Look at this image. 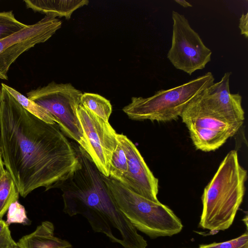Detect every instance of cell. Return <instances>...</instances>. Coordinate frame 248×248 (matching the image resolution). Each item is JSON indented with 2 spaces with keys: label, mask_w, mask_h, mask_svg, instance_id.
<instances>
[{
  "label": "cell",
  "mask_w": 248,
  "mask_h": 248,
  "mask_svg": "<svg viewBox=\"0 0 248 248\" xmlns=\"http://www.w3.org/2000/svg\"><path fill=\"white\" fill-rule=\"evenodd\" d=\"M5 222L9 226L12 223L28 225L31 222L27 217L25 207L16 201L9 207Z\"/></svg>",
  "instance_id": "cell-19"
},
{
  "label": "cell",
  "mask_w": 248,
  "mask_h": 248,
  "mask_svg": "<svg viewBox=\"0 0 248 248\" xmlns=\"http://www.w3.org/2000/svg\"></svg>",
  "instance_id": "cell-25"
},
{
  "label": "cell",
  "mask_w": 248,
  "mask_h": 248,
  "mask_svg": "<svg viewBox=\"0 0 248 248\" xmlns=\"http://www.w3.org/2000/svg\"><path fill=\"white\" fill-rule=\"evenodd\" d=\"M117 138L125 153L128 164L127 172L118 182L147 199L158 202V179L153 174L136 145L127 136L117 133Z\"/></svg>",
  "instance_id": "cell-10"
},
{
  "label": "cell",
  "mask_w": 248,
  "mask_h": 248,
  "mask_svg": "<svg viewBox=\"0 0 248 248\" xmlns=\"http://www.w3.org/2000/svg\"><path fill=\"white\" fill-rule=\"evenodd\" d=\"M248 13L242 14L239 19V28L241 31V34L246 38L248 37Z\"/></svg>",
  "instance_id": "cell-22"
},
{
  "label": "cell",
  "mask_w": 248,
  "mask_h": 248,
  "mask_svg": "<svg viewBox=\"0 0 248 248\" xmlns=\"http://www.w3.org/2000/svg\"><path fill=\"white\" fill-rule=\"evenodd\" d=\"M101 176L119 208L137 230L152 238L182 231L181 220L167 206L147 199L102 173Z\"/></svg>",
  "instance_id": "cell-3"
},
{
  "label": "cell",
  "mask_w": 248,
  "mask_h": 248,
  "mask_svg": "<svg viewBox=\"0 0 248 248\" xmlns=\"http://www.w3.org/2000/svg\"><path fill=\"white\" fill-rule=\"evenodd\" d=\"M3 85L17 101L29 112L47 123H56L52 116L43 108L30 100L14 88L4 83Z\"/></svg>",
  "instance_id": "cell-16"
},
{
  "label": "cell",
  "mask_w": 248,
  "mask_h": 248,
  "mask_svg": "<svg viewBox=\"0 0 248 248\" xmlns=\"http://www.w3.org/2000/svg\"><path fill=\"white\" fill-rule=\"evenodd\" d=\"M247 176L237 151H230L204 189L201 228L218 231L231 226L243 200Z\"/></svg>",
  "instance_id": "cell-2"
},
{
  "label": "cell",
  "mask_w": 248,
  "mask_h": 248,
  "mask_svg": "<svg viewBox=\"0 0 248 248\" xmlns=\"http://www.w3.org/2000/svg\"><path fill=\"white\" fill-rule=\"evenodd\" d=\"M77 115L89 145L88 154L98 170L109 177L112 155L119 141L117 133L109 124L79 105Z\"/></svg>",
  "instance_id": "cell-9"
},
{
  "label": "cell",
  "mask_w": 248,
  "mask_h": 248,
  "mask_svg": "<svg viewBox=\"0 0 248 248\" xmlns=\"http://www.w3.org/2000/svg\"><path fill=\"white\" fill-rule=\"evenodd\" d=\"M210 72L187 82L157 91L150 97H133L122 110L131 120L167 122L180 117L187 106L214 82Z\"/></svg>",
  "instance_id": "cell-4"
},
{
  "label": "cell",
  "mask_w": 248,
  "mask_h": 248,
  "mask_svg": "<svg viewBox=\"0 0 248 248\" xmlns=\"http://www.w3.org/2000/svg\"><path fill=\"white\" fill-rule=\"evenodd\" d=\"M127 157L123 148L119 141L111 159L109 177L120 181L122 177L127 172Z\"/></svg>",
  "instance_id": "cell-17"
},
{
  "label": "cell",
  "mask_w": 248,
  "mask_h": 248,
  "mask_svg": "<svg viewBox=\"0 0 248 248\" xmlns=\"http://www.w3.org/2000/svg\"><path fill=\"white\" fill-rule=\"evenodd\" d=\"M231 75V72L225 73L219 81L208 87L198 98L209 112L229 121L244 123L245 111L242 106V96L230 91Z\"/></svg>",
  "instance_id": "cell-11"
},
{
  "label": "cell",
  "mask_w": 248,
  "mask_h": 248,
  "mask_svg": "<svg viewBox=\"0 0 248 248\" xmlns=\"http://www.w3.org/2000/svg\"><path fill=\"white\" fill-rule=\"evenodd\" d=\"M62 24L56 17L45 16L36 23L0 40V79L8 80V72L16 60L36 45L48 40Z\"/></svg>",
  "instance_id": "cell-8"
},
{
  "label": "cell",
  "mask_w": 248,
  "mask_h": 248,
  "mask_svg": "<svg viewBox=\"0 0 248 248\" xmlns=\"http://www.w3.org/2000/svg\"><path fill=\"white\" fill-rule=\"evenodd\" d=\"M28 25L18 20L12 11L0 12V40L23 29Z\"/></svg>",
  "instance_id": "cell-18"
},
{
  "label": "cell",
  "mask_w": 248,
  "mask_h": 248,
  "mask_svg": "<svg viewBox=\"0 0 248 248\" xmlns=\"http://www.w3.org/2000/svg\"><path fill=\"white\" fill-rule=\"evenodd\" d=\"M172 19L171 45L167 58L176 69L191 75L211 61L212 51L184 15L172 11Z\"/></svg>",
  "instance_id": "cell-7"
},
{
  "label": "cell",
  "mask_w": 248,
  "mask_h": 248,
  "mask_svg": "<svg viewBox=\"0 0 248 248\" xmlns=\"http://www.w3.org/2000/svg\"><path fill=\"white\" fill-rule=\"evenodd\" d=\"M0 153L19 195L60 188L80 167L74 143L57 123H47L25 109L0 87Z\"/></svg>",
  "instance_id": "cell-1"
},
{
  "label": "cell",
  "mask_w": 248,
  "mask_h": 248,
  "mask_svg": "<svg viewBox=\"0 0 248 248\" xmlns=\"http://www.w3.org/2000/svg\"><path fill=\"white\" fill-rule=\"evenodd\" d=\"M197 97L187 106L180 117L196 148L205 152L214 151L236 134L243 122L229 121L209 112Z\"/></svg>",
  "instance_id": "cell-6"
},
{
  "label": "cell",
  "mask_w": 248,
  "mask_h": 248,
  "mask_svg": "<svg viewBox=\"0 0 248 248\" xmlns=\"http://www.w3.org/2000/svg\"><path fill=\"white\" fill-rule=\"evenodd\" d=\"M17 248H72L68 241L54 235V226L44 221L34 231L22 236L17 242Z\"/></svg>",
  "instance_id": "cell-12"
},
{
  "label": "cell",
  "mask_w": 248,
  "mask_h": 248,
  "mask_svg": "<svg viewBox=\"0 0 248 248\" xmlns=\"http://www.w3.org/2000/svg\"><path fill=\"white\" fill-rule=\"evenodd\" d=\"M6 170L4 168V164L0 153V178L5 172Z\"/></svg>",
  "instance_id": "cell-24"
},
{
  "label": "cell",
  "mask_w": 248,
  "mask_h": 248,
  "mask_svg": "<svg viewBox=\"0 0 248 248\" xmlns=\"http://www.w3.org/2000/svg\"><path fill=\"white\" fill-rule=\"evenodd\" d=\"M175 2L178 3L181 6L185 8H187L189 7H192V5L185 0H175Z\"/></svg>",
  "instance_id": "cell-23"
},
{
  "label": "cell",
  "mask_w": 248,
  "mask_h": 248,
  "mask_svg": "<svg viewBox=\"0 0 248 248\" xmlns=\"http://www.w3.org/2000/svg\"><path fill=\"white\" fill-rule=\"evenodd\" d=\"M17 248V243L13 239L9 226L2 219L0 220V248Z\"/></svg>",
  "instance_id": "cell-21"
},
{
  "label": "cell",
  "mask_w": 248,
  "mask_h": 248,
  "mask_svg": "<svg viewBox=\"0 0 248 248\" xmlns=\"http://www.w3.org/2000/svg\"><path fill=\"white\" fill-rule=\"evenodd\" d=\"M24 2L27 8L46 16L70 18L78 9L87 5L88 0H26Z\"/></svg>",
  "instance_id": "cell-13"
},
{
  "label": "cell",
  "mask_w": 248,
  "mask_h": 248,
  "mask_svg": "<svg viewBox=\"0 0 248 248\" xmlns=\"http://www.w3.org/2000/svg\"><path fill=\"white\" fill-rule=\"evenodd\" d=\"M19 193L10 173L6 170L0 178V220L10 205L18 201Z\"/></svg>",
  "instance_id": "cell-15"
},
{
  "label": "cell",
  "mask_w": 248,
  "mask_h": 248,
  "mask_svg": "<svg viewBox=\"0 0 248 248\" xmlns=\"http://www.w3.org/2000/svg\"><path fill=\"white\" fill-rule=\"evenodd\" d=\"M80 104L106 122L112 112V106L109 100L93 93H84L80 98Z\"/></svg>",
  "instance_id": "cell-14"
},
{
  "label": "cell",
  "mask_w": 248,
  "mask_h": 248,
  "mask_svg": "<svg viewBox=\"0 0 248 248\" xmlns=\"http://www.w3.org/2000/svg\"><path fill=\"white\" fill-rule=\"evenodd\" d=\"M199 248H248V234L246 232L238 237L220 243L201 245Z\"/></svg>",
  "instance_id": "cell-20"
},
{
  "label": "cell",
  "mask_w": 248,
  "mask_h": 248,
  "mask_svg": "<svg viewBox=\"0 0 248 248\" xmlns=\"http://www.w3.org/2000/svg\"><path fill=\"white\" fill-rule=\"evenodd\" d=\"M82 93L71 83L54 81L32 89L27 97L45 109L61 131L88 153L89 148L77 115Z\"/></svg>",
  "instance_id": "cell-5"
}]
</instances>
